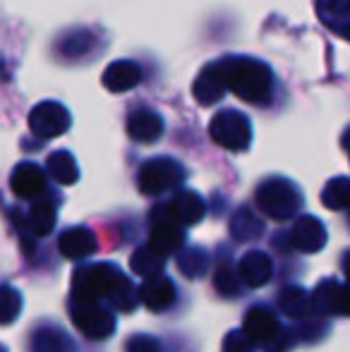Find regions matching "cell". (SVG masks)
Listing matches in <instances>:
<instances>
[{
    "mask_svg": "<svg viewBox=\"0 0 350 352\" xmlns=\"http://www.w3.org/2000/svg\"><path fill=\"white\" fill-rule=\"evenodd\" d=\"M238 274L248 287H262L271 280V274H274V261H271V256L266 254V252L252 250L240 259Z\"/></svg>",
    "mask_w": 350,
    "mask_h": 352,
    "instance_id": "obj_17",
    "label": "cell"
},
{
    "mask_svg": "<svg viewBox=\"0 0 350 352\" xmlns=\"http://www.w3.org/2000/svg\"><path fill=\"white\" fill-rule=\"evenodd\" d=\"M72 300L80 302H108L116 311L130 314L140 300V290L130 283L125 274L113 264H89L72 276Z\"/></svg>",
    "mask_w": 350,
    "mask_h": 352,
    "instance_id": "obj_1",
    "label": "cell"
},
{
    "mask_svg": "<svg viewBox=\"0 0 350 352\" xmlns=\"http://www.w3.org/2000/svg\"><path fill=\"white\" fill-rule=\"evenodd\" d=\"M185 180V168L173 158H151L137 173V187L142 195L146 197H159L164 192L173 190V187L182 185Z\"/></svg>",
    "mask_w": 350,
    "mask_h": 352,
    "instance_id": "obj_5",
    "label": "cell"
},
{
    "mask_svg": "<svg viewBox=\"0 0 350 352\" xmlns=\"http://www.w3.org/2000/svg\"><path fill=\"white\" fill-rule=\"evenodd\" d=\"M125 352H161V345H159V340L151 338V336L137 333V336H130V338H127Z\"/></svg>",
    "mask_w": 350,
    "mask_h": 352,
    "instance_id": "obj_31",
    "label": "cell"
},
{
    "mask_svg": "<svg viewBox=\"0 0 350 352\" xmlns=\"http://www.w3.org/2000/svg\"><path fill=\"white\" fill-rule=\"evenodd\" d=\"M27 228L34 237H46L53 232L56 228V206H53L51 199L46 197H39L36 201L32 204L27 216Z\"/></svg>",
    "mask_w": 350,
    "mask_h": 352,
    "instance_id": "obj_23",
    "label": "cell"
},
{
    "mask_svg": "<svg viewBox=\"0 0 350 352\" xmlns=\"http://www.w3.org/2000/svg\"><path fill=\"white\" fill-rule=\"evenodd\" d=\"M278 309L283 311L290 319H307L314 311V302L312 295H307V290H303L300 285H290L283 287L278 292Z\"/></svg>",
    "mask_w": 350,
    "mask_h": 352,
    "instance_id": "obj_21",
    "label": "cell"
},
{
    "mask_svg": "<svg viewBox=\"0 0 350 352\" xmlns=\"http://www.w3.org/2000/svg\"><path fill=\"white\" fill-rule=\"evenodd\" d=\"M254 201H257V209L264 216L274 218V221H288L303 206V195L285 177H269L257 187Z\"/></svg>",
    "mask_w": 350,
    "mask_h": 352,
    "instance_id": "obj_3",
    "label": "cell"
},
{
    "mask_svg": "<svg viewBox=\"0 0 350 352\" xmlns=\"http://www.w3.org/2000/svg\"><path fill=\"white\" fill-rule=\"evenodd\" d=\"M293 345H295V336H288L283 331V333H281L278 338L274 340V343L266 345L264 352H288L290 348H293Z\"/></svg>",
    "mask_w": 350,
    "mask_h": 352,
    "instance_id": "obj_33",
    "label": "cell"
},
{
    "mask_svg": "<svg viewBox=\"0 0 350 352\" xmlns=\"http://www.w3.org/2000/svg\"><path fill=\"white\" fill-rule=\"evenodd\" d=\"M140 300L149 311H164L175 302V285L164 274L154 278H144L140 285Z\"/></svg>",
    "mask_w": 350,
    "mask_h": 352,
    "instance_id": "obj_16",
    "label": "cell"
},
{
    "mask_svg": "<svg viewBox=\"0 0 350 352\" xmlns=\"http://www.w3.org/2000/svg\"><path fill=\"white\" fill-rule=\"evenodd\" d=\"M151 221H154L151 237H149L151 250L159 252V254H164V256H168L180 250L182 242H185V235H182V228L168 216V209H166V206H159V209L151 213Z\"/></svg>",
    "mask_w": 350,
    "mask_h": 352,
    "instance_id": "obj_10",
    "label": "cell"
},
{
    "mask_svg": "<svg viewBox=\"0 0 350 352\" xmlns=\"http://www.w3.org/2000/svg\"><path fill=\"white\" fill-rule=\"evenodd\" d=\"M22 311V295L14 290L12 285H3V295H0V321L10 326Z\"/></svg>",
    "mask_w": 350,
    "mask_h": 352,
    "instance_id": "obj_30",
    "label": "cell"
},
{
    "mask_svg": "<svg viewBox=\"0 0 350 352\" xmlns=\"http://www.w3.org/2000/svg\"><path fill=\"white\" fill-rule=\"evenodd\" d=\"M314 311L327 316H350V287L336 278H324L312 292Z\"/></svg>",
    "mask_w": 350,
    "mask_h": 352,
    "instance_id": "obj_8",
    "label": "cell"
},
{
    "mask_svg": "<svg viewBox=\"0 0 350 352\" xmlns=\"http://www.w3.org/2000/svg\"><path fill=\"white\" fill-rule=\"evenodd\" d=\"M314 5L324 27L350 41V0H317Z\"/></svg>",
    "mask_w": 350,
    "mask_h": 352,
    "instance_id": "obj_19",
    "label": "cell"
},
{
    "mask_svg": "<svg viewBox=\"0 0 350 352\" xmlns=\"http://www.w3.org/2000/svg\"><path fill=\"white\" fill-rule=\"evenodd\" d=\"M46 170L58 185H75L77 177H80V168H77L75 158L70 151L61 148V151H53L46 161Z\"/></svg>",
    "mask_w": 350,
    "mask_h": 352,
    "instance_id": "obj_24",
    "label": "cell"
},
{
    "mask_svg": "<svg viewBox=\"0 0 350 352\" xmlns=\"http://www.w3.org/2000/svg\"><path fill=\"white\" fill-rule=\"evenodd\" d=\"M130 266L137 276H144V278H154V276H161L166 266V256L154 252L149 245L146 247H140V250L132 254L130 259Z\"/></svg>",
    "mask_w": 350,
    "mask_h": 352,
    "instance_id": "obj_25",
    "label": "cell"
},
{
    "mask_svg": "<svg viewBox=\"0 0 350 352\" xmlns=\"http://www.w3.org/2000/svg\"><path fill=\"white\" fill-rule=\"evenodd\" d=\"M226 82H223V74H221L219 65L216 63H211V65H206L204 70L197 74L195 79V87H192V94H195V98L201 103V106H211V103H219L221 98L226 96Z\"/></svg>",
    "mask_w": 350,
    "mask_h": 352,
    "instance_id": "obj_18",
    "label": "cell"
},
{
    "mask_svg": "<svg viewBox=\"0 0 350 352\" xmlns=\"http://www.w3.org/2000/svg\"><path fill=\"white\" fill-rule=\"evenodd\" d=\"M343 271H346V280H348V287H350V252L343 256Z\"/></svg>",
    "mask_w": 350,
    "mask_h": 352,
    "instance_id": "obj_34",
    "label": "cell"
},
{
    "mask_svg": "<svg viewBox=\"0 0 350 352\" xmlns=\"http://www.w3.org/2000/svg\"><path fill=\"white\" fill-rule=\"evenodd\" d=\"M29 350L32 352H77L72 338L61 329H53V326H43L36 329L29 340Z\"/></svg>",
    "mask_w": 350,
    "mask_h": 352,
    "instance_id": "obj_22",
    "label": "cell"
},
{
    "mask_svg": "<svg viewBox=\"0 0 350 352\" xmlns=\"http://www.w3.org/2000/svg\"><path fill=\"white\" fill-rule=\"evenodd\" d=\"M103 87L113 94H125L142 82V67L132 60H116L103 72Z\"/></svg>",
    "mask_w": 350,
    "mask_h": 352,
    "instance_id": "obj_20",
    "label": "cell"
},
{
    "mask_svg": "<svg viewBox=\"0 0 350 352\" xmlns=\"http://www.w3.org/2000/svg\"><path fill=\"white\" fill-rule=\"evenodd\" d=\"M166 209H168V216L182 228V226H197L204 218L206 204L197 192L182 190L166 204Z\"/></svg>",
    "mask_w": 350,
    "mask_h": 352,
    "instance_id": "obj_14",
    "label": "cell"
},
{
    "mask_svg": "<svg viewBox=\"0 0 350 352\" xmlns=\"http://www.w3.org/2000/svg\"><path fill=\"white\" fill-rule=\"evenodd\" d=\"M70 125H72L70 113L58 101H41L29 113V130L39 140H53V137L65 135L70 130Z\"/></svg>",
    "mask_w": 350,
    "mask_h": 352,
    "instance_id": "obj_7",
    "label": "cell"
},
{
    "mask_svg": "<svg viewBox=\"0 0 350 352\" xmlns=\"http://www.w3.org/2000/svg\"><path fill=\"white\" fill-rule=\"evenodd\" d=\"M211 140L228 151H245L252 142V125L240 111H219L209 122Z\"/></svg>",
    "mask_w": 350,
    "mask_h": 352,
    "instance_id": "obj_4",
    "label": "cell"
},
{
    "mask_svg": "<svg viewBox=\"0 0 350 352\" xmlns=\"http://www.w3.org/2000/svg\"><path fill=\"white\" fill-rule=\"evenodd\" d=\"M322 204L331 211L350 209V177H333L322 192Z\"/></svg>",
    "mask_w": 350,
    "mask_h": 352,
    "instance_id": "obj_27",
    "label": "cell"
},
{
    "mask_svg": "<svg viewBox=\"0 0 350 352\" xmlns=\"http://www.w3.org/2000/svg\"><path fill=\"white\" fill-rule=\"evenodd\" d=\"M223 352H252V343L250 338L240 331H230L223 338Z\"/></svg>",
    "mask_w": 350,
    "mask_h": 352,
    "instance_id": "obj_32",
    "label": "cell"
},
{
    "mask_svg": "<svg viewBox=\"0 0 350 352\" xmlns=\"http://www.w3.org/2000/svg\"><path fill=\"white\" fill-rule=\"evenodd\" d=\"M125 130H127V137H130V140H135L140 144H154L161 140L166 125H164V118H161L156 111L137 108V111H132L130 116H127Z\"/></svg>",
    "mask_w": 350,
    "mask_h": 352,
    "instance_id": "obj_12",
    "label": "cell"
},
{
    "mask_svg": "<svg viewBox=\"0 0 350 352\" xmlns=\"http://www.w3.org/2000/svg\"><path fill=\"white\" fill-rule=\"evenodd\" d=\"M98 247L96 237L94 232L89 230L85 226H77V228H67L63 230V235L58 237V250L65 259H87L89 254H94Z\"/></svg>",
    "mask_w": 350,
    "mask_h": 352,
    "instance_id": "obj_15",
    "label": "cell"
},
{
    "mask_svg": "<svg viewBox=\"0 0 350 352\" xmlns=\"http://www.w3.org/2000/svg\"><path fill=\"white\" fill-rule=\"evenodd\" d=\"M10 190L19 199H34V197L43 195L46 190V173L36 166V163H19L10 175Z\"/></svg>",
    "mask_w": 350,
    "mask_h": 352,
    "instance_id": "obj_13",
    "label": "cell"
},
{
    "mask_svg": "<svg viewBox=\"0 0 350 352\" xmlns=\"http://www.w3.org/2000/svg\"><path fill=\"white\" fill-rule=\"evenodd\" d=\"M240 274H235L233 264L228 259H221L214 271V287L223 297H238L240 295Z\"/></svg>",
    "mask_w": 350,
    "mask_h": 352,
    "instance_id": "obj_29",
    "label": "cell"
},
{
    "mask_svg": "<svg viewBox=\"0 0 350 352\" xmlns=\"http://www.w3.org/2000/svg\"><path fill=\"white\" fill-rule=\"evenodd\" d=\"M290 247L298 252H305V254H317V252H322L324 247H327V228H324V223L319 221L317 216H300L295 218L293 228H290Z\"/></svg>",
    "mask_w": 350,
    "mask_h": 352,
    "instance_id": "obj_9",
    "label": "cell"
},
{
    "mask_svg": "<svg viewBox=\"0 0 350 352\" xmlns=\"http://www.w3.org/2000/svg\"><path fill=\"white\" fill-rule=\"evenodd\" d=\"M243 333L248 336L252 345H262V348H266V345H271L281 333H283V329L278 326V319H276L274 311L266 309L262 305H257L245 314Z\"/></svg>",
    "mask_w": 350,
    "mask_h": 352,
    "instance_id": "obj_11",
    "label": "cell"
},
{
    "mask_svg": "<svg viewBox=\"0 0 350 352\" xmlns=\"http://www.w3.org/2000/svg\"><path fill=\"white\" fill-rule=\"evenodd\" d=\"M221 74H223L226 89L233 91L238 98L248 103H266L274 89V74L262 60L254 58L228 56L216 60Z\"/></svg>",
    "mask_w": 350,
    "mask_h": 352,
    "instance_id": "obj_2",
    "label": "cell"
},
{
    "mask_svg": "<svg viewBox=\"0 0 350 352\" xmlns=\"http://www.w3.org/2000/svg\"><path fill=\"white\" fill-rule=\"evenodd\" d=\"M343 146L348 148V153H350V130L346 132V137H343Z\"/></svg>",
    "mask_w": 350,
    "mask_h": 352,
    "instance_id": "obj_35",
    "label": "cell"
},
{
    "mask_svg": "<svg viewBox=\"0 0 350 352\" xmlns=\"http://www.w3.org/2000/svg\"><path fill=\"white\" fill-rule=\"evenodd\" d=\"M230 232L238 242H248V240H257L262 235V221L254 216L250 209H238L235 216L230 218Z\"/></svg>",
    "mask_w": 350,
    "mask_h": 352,
    "instance_id": "obj_26",
    "label": "cell"
},
{
    "mask_svg": "<svg viewBox=\"0 0 350 352\" xmlns=\"http://www.w3.org/2000/svg\"><path fill=\"white\" fill-rule=\"evenodd\" d=\"M70 319L82 336L91 340H106L116 331V314L96 302H80L70 297Z\"/></svg>",
    "mask_w": 350,
    "mask_h": 352,
    "instance_id": "obj_6",
    "label": "cell"
},
{
    "mask_svg": "<svg viewBox=\"0 0 350 352\" xmlns=\"http://www.w3.org/2000/svg\"><path fill=\"white\" fill-rule=\"evenodd\" d=\"M177 269L185 278H201L209 271V254L204 247H192L177 256Z\"/></svg>",
    "mask_w": 350,
    "mask_h": 352,
    "instance_id": "obj_28",
    "label": "cell"
}]
</instances>
